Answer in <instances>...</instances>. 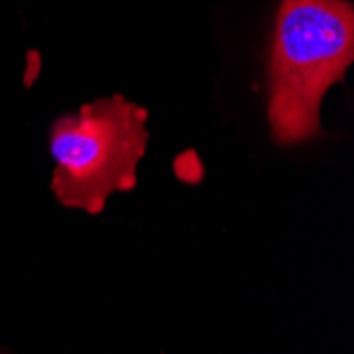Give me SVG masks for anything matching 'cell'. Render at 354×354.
<instances>
[{"label": "cell", "instance_id": "6da1fadb", "mask_svg": "<svg viewBox=\"0 0 354 354\" xmlns=\"http://www.w3.org/2000/svg\"><path fill=\"white\" fill-rule=\"evenodd\" d=\"M354 59L348 0H280L270 55L272 138L299 145L323 136L320 106Z\"/></svg>", "mask_w": 354, "mask_h": 354}, {"label": "cell", "instance_id": "7a4b0ae2", "mask_svg": "<svg viewBox=\"0 0 354 354\" xmlns=\"http://www.w3.org/2000/svg\"><path fill=\"white\" fill-rule=\"evenodd\" d=\"M147 140V111L123 95L59 117L49 140L55 198L68 208L100 214L113 193L136 187Z\"/></svg>", "mask_w": 354, "mask_h": 354}]
</instances>
